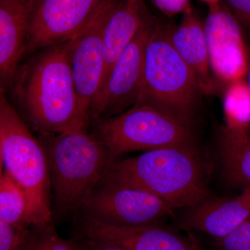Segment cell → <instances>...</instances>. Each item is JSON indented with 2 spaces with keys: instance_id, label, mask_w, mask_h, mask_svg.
<instances>
[{
  "instance_id": "3957f363",
  "label": "cell",
  "mask_w": 250,
  "mask_h": 250,
  "mask_svg": "<svg viewBox=\"0 0 250 250\" xmlns=\"http://www.w3.org/2000/svg\"><path fill=\"white\" fill-rule=\"evenodd\" d=\"M37 138L48 162L54 211L78 214L112 164L109 150L87 130Z\"/></svg>"
},
{
  "instance_id": "52a82bcc",
  "label": "cell",
  "mask_w": 250,
  "mask_h": 250,
  "mask_svg": "<svg viewBox=\"0 0 250 250\" xmlns=\"http://www.w3.org/2000/svg\"><path fill=\"white\" fill-rule=\"evenodd\" d=\"M176 209L150 192L103 177L78 215L117 227L159 224Z\"/></svg>"
},
{
  "instance_id": "8fae6325",
  "label": "cell",
  "mask_w": 250,
  "mask_h": 250,
  "mask_svg": "<svg viewBox=\"0 0 250 250\" xmlns=\"http://www.w3.org/2000/svg\"><path fill=\"white\" fill-rule=\"evenodd\" d=\"M103 0H35L24 55L71 40Z\"/></svg>"
},
{
  "instance_id": "cb8c5ba5",
  "label": "cell",
  "mask_w": 250,
  "mask_h": 250,
  "mask_svg": "<svg viewBox=\"0 0 250 250\" xmlns=\"http://www.w3.org/2000/svg\"><path fill=\"white\" fill-rule=\"evenodd\" d=\"M156 9L168 17L181 14L190 6V0H150Z\"/></svg>"
},
{
  "instance_id": "8992f818",
  "label": "cell",
  "mask_w": 250,
  "mask_h": 250,
  "mask_svg": "<svg viewBox=\"0 0 250 250\" xmlns=\"http://www.w3.org/2000/svg\"><path fill=\"white\" fill-rule=\"evenodd\" d=\"M91 133L109 150L112 164L122 154L195 142L192 122L147 104L90 123Z\"/></svg>"
},
{
  "instance_id": "9a60e30c",
  "label": "cell",
  "mask_w": 250,
  "mask_h": 250,
  "mask_svg": "<svg viewBox=\"0 0 250 250\" xmlns=\"http://www.w3.org/2000/svg\"><path fill=\"white\" fill-rule=\"evenodd\" d=\"M182 21L172 24L170 39L174 49L196 77L204 94L214 90L215 83L210 66L209 55L203 22L191 6L183 13Z\"/></svg>"
},
{
  "instance_id": "30bf717a",
  "label": "cell",
  "mask_w": 250,
  "mask_h": 250,
  "mask_svg": "<svg viewBox=\"0 0 250 250\" xmlns=\"http://www.w3.org/2000/svg\"><path fill=\"white\" fill-rule=\"evenodd\" d=\"M203 26L213 75L228 84L244 79L250 58L244 29L223 0L208 5Z\"/></svg>"
},
{
  "instance_id": "f1b7e54d",
  "label": "cell",
  "mask_w": 250,
  "mask_h": 250,
  "mask_svg": "<svg viewBox=\"0 0 250 250\" xmlns=\"http://www.w3.org/2000/svg\"><path fill=\"white\" fill-rule=\"evenodd\" d=\"M198 250H202L201 247L200 246V245H199L198 246Z\"/></svg>"
},
{
  "instance_id": "ac0fdd59",
  "label": "cell",
  "mask_w": 250,
  "mask_h": 250,
  "mask_svg": "<svg viewBox=\"0 0 250 250\" xmlns=\"http://www.w3.org/2000/svg\"><path fill=\"white\" fill-rule=\"evenodd\" d=\"M0 220L31 228V207L22 188L5 171L0 178Z\"/></svg>"
},
{
  "instance_id": "277c9868",
  "label": "cell",
  "mask_w": 250,
  "mask_h": 250,
  "mask_svg": "<svg viewBox=\"0 0 250 250\" xmlns=\"http://www.w3.org/2000/svg\"><path fill=\"white\" fill-rule=\"evenodd\" d=\"M172 24L156 17L146 49L144 80L137 103L192 122L204 93L170 39Z\"/></svg>"
},
{
  "instance_id": "d4e9b609",
  "label": "cell",
  "mask_w": 250,
  "mask_h": 250,
  "mask_svg": "<svg viewBox=\"0 0 250 250\" xmlns=\"http://www.w3.org/2000/svg\"><path fill=\"white\" fill-rule=\"evenodd\" d=\"M21 250H49L41 225L31 227L30 237Z\"/></svg>"
},
{
  "instance_id": "7a4b0ae2",
  "label": "cell",
  "mask_w": 250,
  "mask_h": 250,
  "mask_svg": "<svg viewBox=\"0 0 250 250\" xmlns=\"http://www.w3.org/2000/svg\"><path fill=\"white\" fill-rule=\"evenodd\" d=\"M104 177L150 192L176 210L190 208L208 196L203 163L195 142L114 161Z\"/></svg>"
},
{
  "instance_id": "5b68a950",
  "label": "cell",
  "mask_w": 250,
  "mask_h": 250,
  "mask_svg": "<svg viewBox=\"0 0 250 250\" xmlns=\"http://www.w3.org/2000/svg\"><path fill=\"white\" fill-rule=\"evenodd\" d=\"M0 159L1 172L4 168L27 193L32 227L52 223L50 174L45 150L3 90L0 91Z\"/></svg>"
},
{
  "instance_id": "e0dca14e",
  "label": "cell",
  "mask_w": 250,
  "mask_h": 250,
  "mask_svg": "<svg viewBox=\"0 0 250 250\" xmlns=\"http://www.w3.org/2000/svg\"><path fill=\"white\" fill-rule=\"evenodd\" d=\"M219 147L224 171L229 180L243 188H250L249 132L230 131L223 127Z\"/></svg>"
},
{
  "instance_id": "ba28073f",
  "label": "cell",
  "mask_w": 250,
  "mask_h": 250,
  "mask_svg": "<svg viewBox=\"0 0 250 250\" xmlns=\"http://www.w3.org/2000/svg\"><path fill=\"white\" fill-rule=\"evenodd\" d=\"M119 1L103 0L89 22L70 40V67L81 129L87 130L90 124V107L101 88L105 70L104 31Z\"/></svg>"
},
{
  "instance_id": "44dd1931",
  "label": "cell",
  "mask_w": 250,
  "mask_h": 250,
  "mask_svg": "<svg viewBox=\"0 0 250 250\" xmlns=\"http://www.w3.org/2000/svg\"><path fill=\"white\" fill-rule=\"evenodd\" d=\"M215 241L219 250H250V215L234 231Z\"/></svg>"
},
{
  "instance_id": "4fadbf2b",
  "label": "cell",
  "mask_w": 250,
  "mask_h": 250,
  "mask_svg": "<svg viewBox=\"0 0 250 250\" xmlns=\"http://www.w3.org/2000/svg\"><path fill=\"white\" fill-rule=\"evenodd\" d=\"M189 208L179 222L181 228L220 239L234 231L250 215V188H243L232 197L208 196Z\"/></svg>"
},
{
  "instance_id": "5bb4252c",
  "label": "cell",
  "mask_w": 250,
  "mask_h": 250,
  "mask_svg": "<svg viewBox=\"0 0 250 250\" xmlns=\"http://www.w3.org/2000/svg\"><path fill=\"white\" fill-rule=\"evenodd\" d=\"M35 0H0V84L6 91L24 56Z\"/></svg>"
},
{
  "instance_id": "ffe728a7",
  "label": "cell",
  "mask_w": 250,
  "mask_h": 250,
  "mask_svg": "<svg viewBox=\"0 0 250 250\" xmlns=\"http://www.w3.org/2000/svg\"><path fill=\"white\" fill-rule=\"evenodd\" d=\"M31 228L0 220V250H21L30 237Z\"/></svg>"
},
{
  "instance_id": "6da1fadb",
  "label": "cell",
  "mask_w": 250,
  "mask_h": 250,
  "mask_svg": "<svg viewBox=\"0 0 250 250\" xmlns=\"http://www.w3.org/2000/svg\"><path fill=\"white\" fill-rule=\"evenodd\" d=\"M70 40L31 54L6 90L11 104L37 134L81 129L70 67Z\"/></svg>"
},
{
  "instance_id": "484cf974",
  "label": "cell",
  "mask_w": 250,
  "mask_h": 250,
  "mask_svg": "<svg viewBox=\"0 0 250 250\" xmlns=\"http://www.w3.org/2000/svg\"><path fill=\"white\" fill-rule=\"evenodd\" d=\"M81 240L83 241L88 250H128L123 247L117 246L108 242L97 241V240Z\"/></svg>"
},
{
  "instance_id": "7c38bea8",
  "label": "cell",
  "mask_w": 250,
  "mask_h": 250,
  "mask_svg": "<svg viewBox=\"0 0 250 250\" xmlns=\"http://www.w3.org/2000/svg\"><path fill=\"white\" fill-rule=\"evenodd\" d=\"M77 238L108 242L128 250H198L192 235L182 236L161 223L141 227H117L79 215Z\"/></svg>"
},
{
  "instance_id": "2e32d148",
  "label": "cell",
  "mask_w": 250,
  "mask_h": 250,
  "mask_svg": "<svg viewBox=\"0 0 250 250\" xmlns=\"http://www.w3.org/2000/svg\"><path fill=\"white\" fill-rule=\"evenodd\" d=\"M152 17L146 0H120L104 31L105 70L102 85L122 52Z\"/></svg>"
},
{
  "instance_id": "d6986e66",
  "label": "cell",
  "mask_w": 250,
  "mask_h": 250,
  "mask_svg": "<svg viewBox=\"0 0 250 250\" xmlns=\"http://www.w3.org/2000/svg\"><path fill=\"white\" fill-rule=\"evenodd\" d=\"M226 125L233 131L249 132L250 127V93L244 79L229 83L223 100Z\"/></svg>"
},
{
  "instance_id": "9c48e42d",
  "label": "cell",
  "mask_w": 250,
  "mask_h": 250,
  "mask_svg": "<svg viewBox=\"0 0 250 250\" xmlns=\"http://www.w3.org/2000/svg\"><path fill=\"white\" fill-rule=\"evenodd\" d=\"M155 19L153 16L115 62L92 104L90 123L121 114L137 103L144 80L146 45Z\"/></svg>"
},
{
  "instance_id": "83f0119b",
  "label": "cell",
  "mask_w": 250,
  "mask_h": 250,
  "mask_svg": "<svg viewBox=\"0 0 250 250\" xmlns=\"http://www.w3.org/2000/svg\"><path fill=\"white\" fill-rule=\"evenodd\" d=\"M201 1L207 3L208 5H210L215 4V3H218L219 1H222V0H201Z\"/></svg>"
},
{
  "instance_id": "4316f807",
  "label": "cell",
  "mask_w": 250,
  "mask_h": 250,
  "mask_svg": "<svg viewBox=\"0 0 250 250\" xmlns=\"http://www.w3.org/2000/svg\"><path fill=\"white\" fill-rule=\"evenodd\" d=\"M246 83L247 85H248V89L250 90V62L249 65H248V71H247L246 74Z\"/></svg>"
},
{
  "instance_id": "7402d4cb",
  "label": "cell",
  "mask_w": 250,
  "mask_h": 250,
  "mask_svg": "<svg viewBox=\"0 0 250 250\" xmlns=\"http://www.w3.org/2000/svg\"><path fill=\"white\" fill-rule=\"evenodd\" d=\"M49 250H88L81 239L65 240L56 232L52 223L41 225Z\"/></svg>"
},
{
  "instance_id": "603a6c76",
  "label": "cell",
  "mask_w": 250,
  "mask_h": 250,
  "mask_svg": "<svg viewBox=\"0 0 250 250\" xmlns=\"http://www.w3.org/2000/svg\"><path fill=\"white\" fill-rule=\"evenodd\" d=\"M231 14L250 34V0H223Z\"/></svg>"
}]
</instances>
